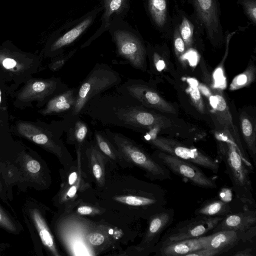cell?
<instances>
[{
  "label": "cell",
  "instance_id": "6da1fadb",
  "mask_svg": "<svg viewBox=\"0 0 256 256\" xmlns=\"http://www.w3.org/2000/svg\"><path fill=\"white\" fill-rule=\"evenodd\" d=\"M218 154L225 164L236 197L243 204L255 207L250 177L253 169L242 159L244 152L240 145L232 139L224 138L218 144Z\"/></svg>",
  "mask_w": 256,
  "mask_h": 256
},
{
  "label": "cell",
  "instance_id": "7a4b0ae2",
  "mask_svg": "<svg viewBox=\"0 0 256 256\" xmlns=\"http://www.w3.org/2000/svg\"><path fill=\"white\" fill-rule=\"evenodd\" d=\"M113 140L120 154L126 160L144 170L150 178L164 180L170 178V170L164 166L130 140L114 134Z\"/></svg>",
  "mask_w": 256,
  "mask_h": 256
},
{
  "label": "cell",
  "instance_id": "3957f363",
  "mask_svg": "<svg viewBox=\"0 0 256 256\" xmlns=\"http://www.w3.org/2000/svg\"><path fill=\"white\" fill-rule=\"evenodd\" d=\"M145 138L160 151L210 170L214 173H217L218 171L219 165L216 161L197 148L187 146L175 140L158 137L152 132Z\"/></svg>",
  "mask_w": 256,
  "mask_h": 256
},
{
  "label": "cell",
  "instance_id": "277c9868",
  "mask_svg": "<svg viewBox=\"0 0 256 256\" xmlns=\"http://www.w3.org/2000/svg\"><path fill=\"white\" fill-rule=\"evenodd\" d=\"M153 158L170 171L194 186L206 188H217L214 180L208 177L198 166L190 162L161 151L156 152Z\"/></svg>",
  "mask_w": 256,
  "mask_h": 256
},
{
  "label": "cell",
  "instance_id": "5b68a950",
  "mask_svg": "<svg viewBox=\"0 0 256 256\" xmlns=\"http://www.w3.org/2000/svg\"><path fill=\"white\" fill-rule=\"evenodd\" d=\"M22 212L34 244L40 240L52 255L60 256L52 234L38 204L34 200H28L22 208Z\"/></svg>",
  "mask_w": 256,
  "mask_h": 256
},
{
  "label": "cell",
  "instance_id": "8992f818",
  "mask_svg": "<svg viewBox=\"0 0 256 256\" xmlns=\"http://www.w3.org/2000/svg\"><path fill=\"white\" fill-rule=\"evenodd\" d=\"M224 217L196 216L182 221L170 229L158 244L196 238L212 232Z\"/></svg>",
  "mask_w": 256,
  "mask_h": 256
},
{
  "label": "cell",
  "instance_id": "52a82bcc",
  "mask_svg": "<svg viewBox=\"0 0 256 256\" xmlns=\"http://www.w3.org/2000/svg\"><path fill=\"white\" fill-rule=\"evenodd\" d=\"M117 80L114 74L110 70L104 69L94 70L80 86L73 108L74 114H78L90 99L114 85Z\"/></svg>",
  "mask_w": 256,
  "mask_h": 256
},
{
  "label": "cell",
  "instance_id": "ba28073f",
  "mask_svg": "<svg viewBox=\"0 0 256 256\" xmlns=\"http://www.w3.org/2000/svg\"><path fill=\"white\" fill-rule=\"evenodd\" d=\"M114 36L119 54L134 67L143 68L146 53L140 40L135 36L124 30H116Z\"/></svg>",
  "mask_w": 256,
  "mask_h": 256
},
{
  "label": "cell",
  "instance_id": "9c48e42d",
  "mask_svg": "<svg viewBox=\"0 0 256 256\" xmlns=\"http://www.w3.org/2000/svg\"><path fill=\"white\" fill-rule=\"evenodd\" d=\"M174 210L166 208L150 218L147 230L141 244V248L146 252H151L160 238L161 234L172 222Z\"/></svg>",
  "mask_w": 256,
  "mask_h": 256
},
{
  "label": "cell",
  "instance_id": "30bf717a",
  "mask_svg": "<svg viewBox=\"0 0 256 256\" xmlns=\"http://www.w3.org/2000/svg\"><path fill=\"white\" fill-rule=\"evenodd\" d=\"M16 130L22 137L53 153L60 159L62 158L61 147L56 143L52 134L46 130L32 122H18Z\"/></svg>",
  "mask_w": 256,
  "mask_h": 256
},
{
  "label": "cell",
  "instance_id": "8fae6325",
  "mask_svg": "<svg viewBox=\"0 0 256 256\" xmlns=\"http://www.w3.org/2000/svg\"><path fill=\"white\" fill-rule=\"evenodd\" d=\"M210 234L196 238L158 244L156 252L160 256H186L198 250L204 248Z\"/></svg>",
  "mask_w": 256,
  "mask_h": 256
},
{
  "label": "cell",
  "instance_id": "7c38bea8",
  "mask_svg": "<svg viewBox=\"0 0 256 256\" xmlns=\"http://www.w3.org/2000/svg\"><path fill=\"white\" fill-rule=\"evenodd\" d=\"M256 235V232H242L233 230H223L210 234L204 248L216 252L220 255L236 246L240 241L248 240Z\"/></svg>",
  "mask_w": 256,
  "mask_h": 256
},
{
  "label": "cell",
  "instance_id": "4fadbf2b",
  "mask_svg": "<svg viewBox=\"0 0 256 256\" xmlns=\"http://www.w3.org/2000/svg\"><path fill=\"white\" fill-rule=\"evenodd\" d=\"M130 94L142 104L163 112L176 114V110L156 90L146 86L134 84L127 88Z\"/></svg>",
  "mask_w": 256,
  "mask_h": 256
},
{
  "label": "cell",
  "instance_id": "5bb4252c",
  "mask_svg": "<svg viewBox=\"0 0 256 256\" xmlns=\"http://www.w3.org/2000/svg\"><path fill=\"white\" fill-rule=\"evenodd\" d=\"M256 212L246 210L236 213H230L224 217L212 232L233 230L242 232H256Z\"/></svg>",
  "mask_w": 256,
  "mask_h": 256
},
{
  "label": "cell",
  "instance_id": "9a60e30c",
  "mask_svg": "<svg viewBox=\"0 0 256 256\" xmlns=\"http://www.w3.org/2000/svg\"><path fill=\"white\" fill-rule=\"evenodd\" d=\"M120 116L127 124L148 129L164 127L170 123L164 116L134 108L123 110Z\"/></svg>",
  "mask_w": 256,
  "mask_h": 256
},
{
  "label": "cell",
  "instance_id": "2e32d148",
  "mask_svg": "<svg viewBox=\"0 0 256 256\" xmlns=\"http://www.w3.org/2000/svg\"><path fill=\"white\" fill-rule=\"evenodd\" d=\"M56 88V82L54 80H30L19 92L17 100L22 102L42 101L52 94Z\"/></svg>",
  "mask_w": 256,
  "mask_h": 256
},
{
  "label": "cell",
  "instance_id": "e0dca14e",
  "mask_svg": "<svg viewBox=\"0 0 256 256\" xmlns=\"http://www.w3.org/2000/svg\"><path fill=\"white\" fill-rule=\"evenodd\" d=\"M16 164L24 180L31 184H40L44 172L39 160L26 153L18 158Z\"/></svg>",
  "mask_w": 256,
  "mask_h": 256
},
{
  "label": "cell",
  "instance_id": "ac0fdd59",
  "mask_svg": "<svg viewBox=\"0 0 256 256\" xmlns=\"http://www.w3.org/2000/svg\"><path fill=\"white\" fill-rule=\"evenodd\" d=\"M198 14L210 35L218 28V17L215 0H194Z\"/></svg>",
  "mask_w": 256,
  "mask_h": 256
},
{
  "label": "cell",
  "instance_id": "d6986e66",
  "mask_svg": "<svg viewBox=\"0 0 256 256\" xmlns=\"http://www.w3.org/2000/svg\"><path fill=\"white\" fill-rule=\"evenodd\" d=\"M76 98L75 90H68L50 100L45 108L40 112L46 116L68 110L74 108Z\"/></svg>",
  "mask_w": 256,
  "mask_h": 256
},
{
  "label": "cell",
  "instance_id": "ffe728a7",
  "mask_svg": "<svg viewBox=\"0 0 256 256\" xmlns=\"http://www.w3.org/2000/svg\"><path fill=\"white\" fill-rule=\"evenodd\" d=\"M232 212L229 203L220 198L207 201L194 212L195 215L207 217H224Z\"/></svg>",
  "mask_w": 256,
  "mask_h": 256
},
{
  "label": "cell",
  "instance_id": "44dd1931",
  "mask_svg": "<svg viewBox=\"0 0 256 256\" xmlns=\"http://www.w3.org/2000/svg\"><path fill=\"white\" fill-rule=\"evenodd\" d=\"M210 104L218 120L222 124L233 126L232 119L228 106L223 96L216 94L209 96Z\"/></svg>",
  "mask_w": 256,
  "mask_h": 256
},
{
  "label": "cell",
  "instance_id": "7402d4cb",
  "mask_svg": "<svg viewBox=\"0 0 256 256\" xmlns=\"http://www.w3.org/2000/svg\"><path fill=\"white\" fill-rule=\"evenodd\" d=\"M88 156L92 174L97 183L102 186L104 182L103 155L95 146H92L88 151Z\"/></svg>",
  "mask_w": 256,
  "mask_h": 256
},
{
  "label": "cell",
  "instance_id": "603a6c76",
  "mask_svg": "<svg viewBox=\"0 0 256 256\" xmlns=\"http://www.w3.org/2000/svg\"><path fill=\"white\" fill-rule=\"evenodd\" d=\"M32 65L10 55L0 53V66L14 76L24 74L28 70H30Z\"/></svg>",
  "mask_w": 256,
  "mask_h": 256
},
{
  "label": "cell",
  "instance_id": "cb8c5ba5",
  "mask_svg": "<svg viewBox=\"0 0 256 256\" xmlns=\"http://www.w3.org/2000/svg\"><path fill=\"white\" fill-rule=\"evenodd\" d=\"M242 134L249 154L254 162L256 160V137L255 128L250 118L242 114L240 118Z\"/></svg>",
  "mask_w": 256,
  "mask_h": 256
},
{
  "label": "cell",
  "instance_id": "d4e9b609",
  "mask_svg": "<svg viewBox=\"0 0 256 256\" xmlns=\"http://www.w3.org/2000/svg\"><path fill=\"white\" fill-rule=\"evenodd\" d=\"M91 22V18L85 19L58 39L52 46L51 50H56L72 42L86 29Z\"/></svg>",
  "mask_w": 256,
  "mask_h": 256
},
{
  "label": "cell",
  "instance_id": "484cf974",
  "mask_svg": "<svg viewBox=\"0 0 256 256\" xmlns=\"http://www.w3.org/2000/svg\"><path fill=\"white\" fill-rule=\"evenodd\" d=\"M148 6L150 14L155 23L158 26H162L166 22V0H149Z\"/></svg>",
  "mask_w": 256,
  "mask_h": 256
},
{
  "label": "cell",
  "instance_id": "4316f807",
  "mask_svg": "<svg viewBox=\"0 0 256 256\" xmlns=\"http://www.w3.org/2000/svg\"><path fill=\"white\" fill-rule=\"evenodd\" d=\"M0 228L14 234H19L22 228L20 224L0 205Z\"/></svg>",
  "mask_w": 256,
  "mask_h": 256
},
{
  "label": "cell",
  "instance_id": "83f0119b",
  "mask_svg": "<svg viewBox=\"0 0 256 256\" xmlns=\"http://www.w3.org/2000/svg\"><path fill=\"white\" fill-rule=\"evenodd\" d=\"M189 83V87L188 89L192 102L196 108L202 113L204 112V106L201 97L197 82L192 78L188 80Z\"/></svg>",
  "mask_w": 256,
  "mask_h": 256
},
{
  "label": "cell",
  "instance_id": "f1b7e54d",
  "mask_svg": "<svg viewBox=\"0 0 256 256\" xmlns=\"http://www.w3.org/2000/svg\"><path fill=\"white\" fill-rule=\"evenodd\" d=\"M254 74V68L252 66H250L244 73L239 74L233 80L230 85V89L238 90L248 85L252 82Z\"/></svg>",
  "mask_w": 256,
  "mask_h": 256
},
{
  "label": "cell",
  "instance_id": "f546056e",
  "mask_svg": "<svg viewBox=\"0 0 256 256\" xmlns=\"http://www.w3.org/2000/svg\"><path fill=\"white\" fill-rule=\"evenodd\" d=\"M95 138L100 151L110 158L116 160L118 158V154L110 142L98 132L96 133Z\"/></svg>",
  "mask_w": 256,
  "mask_h": 256
},
{
  "label": "cell",
  "instance_id": "4dcf8cb0",
  "mask_svg": "<svg viewBox=\"0 0 256 256\" xmlns=\"http://www.w3.org/2000/svg\"><path fill=\"white\" fill-rule=\"evenodd\" d=\"M180 34L186 47L190 46L193 35V26L185 18H183L180 27Z\"/></svg>",
  "mask_w": 256,
  "mask_h": 256
},
{
  "label": "cell",
  "instance_id": "1f68e13d",
  "mask_svg": "<svg viewBox=\"0 0 256 256\" xmlns=\"http://www.w3.org/2000/svg\"><path fill=\"white\" fill-rule=\"evenodd\" d=\"M125 0H104V18L106 22L113 13L118 12L121 8Z\"/></svg>",
  "mask_w": 256,
  "mask_h": 256
},
{
  "label": "cell",
  "instance_id": "d6a6232c",
  "mask_svg": "<svg viewBox=\"0 0 256 256\" xmlns=\"http://www.w3.org/2000/svg\"><path fill=\"white\" fill-rule=\"evenodd\" d=\"M87 132L88 128L86 124L82 122L78 121L74 128V139L78 144H82L86 138Z\"/></svg>",
  "mask_w": 256,
  "mask_h": 256
},
{
  "label": "cell",
  "instance_id": "836d02e7",
  "mask_svg": "<svg viewBox=\"0 0 256 256\" xmlns=\"http://www.w3.org/2000/svg\"><path fill=\"white\" fill-rule=\"evenodd\" d=\"M242 4L247 14L255 24L256 22V0H244L242 2Z\"/></svg>",
  "mask_w": 256,
  "mask_h": 256
},
{
  "label": "cell",
  "instance_id": "e575fe53",
  "mask_svg": "<svg viewBox=\"0 0 256 256\" xmlns=\"http://www.w3.org/2000/svg\"><path fill=\"white\" fill-rule=\"evenodd\" d=\"M178 30L174 34V46L176 54L181 56L185 51V44Z\"/></svg>",
  "mask_w": 256,
  "mask_h": 256
},
{
  "label": "cell",
  "instance_id": "d590c367",
  "mask_svg": "<svg viewBox=\"0 0 256 256\" xmlns=\"http://www.w3.org/2000/svg\"><path fill=\"white\" fill-rule=\"evenodd\" d=\"M104 236L100 232H92L88 236V242L94 246H100L104 241Z\"/></svg>",
  "mask_w": 256,
  "mask_h": 256
},
{
  "label": "cell",
  "instance_id": "8d00e7d4",
  "mask_svg": "<svg viewBox=\"0 0 256 256\" xmlns=\"http://www.w3.org/2000/svg\"><path fill=\"white\" fill-rule=\"evenodd\" d=\"M98 212L93 208L88 206H82L77 209V212L82 215H88Z\"/></svg>",
  "mask_w": 256,
  "mask_h": 256
},
{
  "label": "cell",
  "instance_id": "74e56055",
  "mask_svg": "<svg viewBox=\"0 0 256 256\" xmlns=\"http://www.w3.org/2000/svg\"><path fill=\"white\" fill-rule=\"evenodd\" d=\"M154 58L156 69L158 71H161L165 66L164 61L160 58L159 56L157 54H154Z\"/></svg>",
  "mask_w": 256,
  "mask_h": 256
},
{
  "label": "cell",
  "instance_id": "f35d334b",
  "mask_svg": "<svg viewBox=\"0 0 256 256\" xmlns=\"http://www.w3.org/2000/svg\"><path fill=\"white\" fill-rule=\"evenodd\" d=\"M64 60H60L53 62L50 66V68L52 70H56L60 68L64 64Z\"/></svg>",
  "mask_w": 256,
  "mask_h": 256
},
{
  "label": "cell",
  "instance_id": "ab89813d",
  "mask_svg": "<svg viewBox=\"0 0 256 256\" xmlns=\"http://www.w3.org/2000/svg\"><path fill=\"white\" fill-rule=\"evenodd\" d=\"M252 249L247 248L241 251L238 252L234 254L235 256H252Z\"/></svg>",
  "mask_w": 256,
  "mask_h": 256
},
{
  "label": "cell",
  "instance_id": "60d3db41",
  "mask_svg": "<svg viewBox=\"0 0 256 256\" xmlns=\"http://www.w3.org/2000/svg\"><path fill=\"white\" fill-rule=\"evenodd\" d=\"M4 187L2 186V184L0 182V196L1 197V198L3 200L4 199Z\"/></svg>",
  "mask_w": 256,
  "mask_h": 256
},
{
  "label": "cell",
  "instance_id": "b9f144b4",
  "mask_svg": "<svg viewBox=\"0 0 256 256\" xmlns=\"http://www.w3.org/2000/svg\"><path fill=\"white\" fill-rule=\"evenodd\" d=\"M1 102H2V92H1L0 88V109Z\"/></svg>",
  "mask_w": 256,
  "mask_h": 256
}]
</instances>
